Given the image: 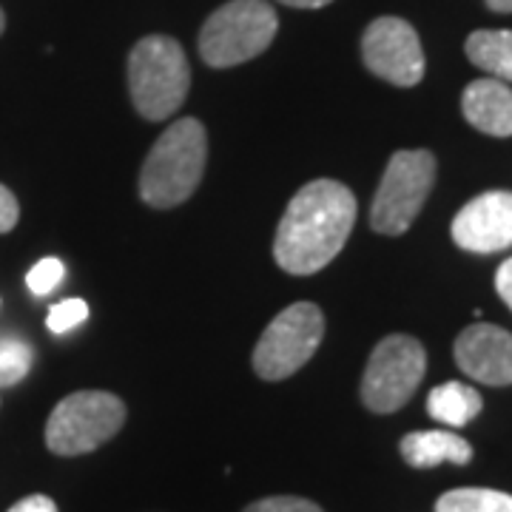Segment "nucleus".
I'll return each instance as SVG.
<instances>
[{
	"label": "nucleus",
	"mask_w": 512,
	"mask_h": 512,
	"mask_svg": "<svg viewBox=\"0 0 512 512\" xmlns=\"http://www.w3.org/2000/svg\"><path fill=\"white\" fill-rule=\"evenodd\" d=\"M356 222V197L336 180H313L293 194L279 220L274 259L282 271L311 276L345 248Z\"/></svg>",
	"instance_id": "obj_1"
},
{
	"label": "nucleus",
	"mask_w": 512,
	"mask_h": 512,
	"mask_svg": "<svg viewBox=\"0 0 512 512\" xmlns=\"http://www.w3.org/2000/svg\"><path fill=\"white\" fill-rule=\"evenodd\" d=\"M208 163V134L194 117L177 120L157 137L140 171V197L151 208H174L200 185Z\"/></svg>",
	"instance_id": "obj_2"
},
{
	"label": "nucleus",
	"mask_w": 512,
	"mask_h": 512,
	"mask_svg": "<svg viewBox=\"0 0 512 512\" xmlns=\"http://www.w3.org/2000/svg\"><path fill=\"white\" fill-rule=\"evenodd\" d=\"M191 89V66L183 46L168 35L143 37L128 55V92L140 117L168 120Z\"/></svg>",
	"instance_id": "obj_3"
},
{
	"label": "nucleus",
	"mask_w": 512,
	"mask_h": 512,
	"mask_svg": "<svg viewBox=\"0 0 512 512\" xmlns=\"http://www.w3.org/2000/svg\"><path fill=\"white\" fill-rule=\"evenodd\" d=\"M279 18L268 0H231L202 23L200 57L214 69H231L259 57L274 43Z\"/></svg>",
	"instance_id": "obj_4"
},
{
	"label": "nucleus",
	"mask_w": 512,
	"mask_h": 512,
	"mask_svg": "<svg viewBox=\"0 0 512 512\" xmlns=\"http://www.w3.org/2000/svg\"><path fill=\"white\" fill-rule=\"evenodd\" d=\"M126 404L106 390H80L60 399L46 421V447L55 456H86L120 433Z\"/></svg>",
	"instance_id": "obj_5"
},
{
	"label": "nucleus",
	"mask_w": 512,
	"mask_h": 512,
	"mask_svg": "<svg viewBox=\"0 0 512 512\" xmlns=\"http://www.w3.org/2000/svg\"><path fill=\"white\" fill-rule=\"evenodd\" d=\"M436 183V157L424 148L396 151L384 168L376 200L370 205V228L384 237L404 234Z\"/></svg>",
	"instance_id": "obj_6"
},
{
	"label": "nucleus",
	"mask_w": 512,
	"mask_h": 512,
	"mask_svg": "<svg viewBox=\"0 0 512 512\" xmlns=\"http://www.w3.org/2000/svg\"><path fill=\"white\" fill-rule=\"evenodd\" d=\"M325 339V313L313 302H296L265 328L254 348V370L265 382H282L308 365Z\"/></svg>",
	"instance_id": "obj_7"
},
{
	"label": "nucleus",
	"mask_w": 512,
	"mask_h": 512,
	"mask_svg": "<svg viewBox=\"0 0 512 512\" xmlns=\"http://www.w3.org/2000/svg\"><path fill=\"white\" fill-rule=\"evenodd\" d=\"M427 370V353L419 339L393 333L370 353L362 376V404L370 413H396L413 399Z\"/></svg>",
	"instance_id": "obj_8"
},
{
	"label": "nucleus",
	"mask_w": 512,
	"mask_h": 512,
	"mask_svg": "<svg viewBox=\"0 0 512 512\" xmlns=\"http://www.w3.org/2000/svg\"><path fill=\"white\" fill-rule=\"evenodd\" d=\"M362 60L370 72L393 86H419L424 52L416 29L404 18L373 20L362 35Z\"/></svg>",
	"instance_id": "obj_9"
},
{
	"label": "nucleus",
	"mask_w": 512,
	"mask_h": 512,
	"mask_svg": "<svg viewBox=\"0 0 512 512\" xmlns=\"http://www.w3.org/2000/svg\"><path fill=\"white\" fill-rule=\"evenodd\" d=\"M453 242L470 254H498L512 245V194L487 191L470 200L453 220Z\"/></svg>",
	"instance_id": "obj_10"
},
{
	"label": "nucleus",
	"mask_w": 512,
	"mask_h": 512,
	"mask_svg": "<svg viewBox=\"0 0 512 512\" xmlns=\"http://www.w3.org/2000/svg\"><path fill=\"white\" fill-rule=\"evenodd\" d=\"M456 365L490 387L512 384V333L498 325H470L456 339Z\"/></svg>",
	"instance_id": "obj_11"
},
{
	"label": "nucleus",
	"mask_w": 512,
	"mask_h": 512,
	"mask_svg": "<svg viewBox=\"0 0 512 512\" xmlns=\"http://www.w3.org/2000/svg\"><path fill=\"white\" fill-rule=\"evenodd\" d=\"M467 123L490 137H512V89L504 80H473L461 94Z\"/></svg>",
	"instance_id": "obj_12"
},
{
	"label": "nucleus",
	"mask_w": 512,
	"mask_h": 512,
	"mask_svg": "<svg viewBox=\"0 0 512 512\" xmlns=\"http://www.w3.org/2000/svg\"><path fill=\"white\" fill-rule=\"evenodd\" d=\"M402 458L416 467V470H430L439 464H470L473 461V447L450 430H421V433H407L399 444Z\"/></svg>",
	"instance_id": "obj_13"
},
{
	"label": "nucleus",
	"mask_w": 512,
	"mask_h": 512,
	"mask_svg": "<svg viewBox=\"0 0 512 512\" xmlns=\"http://www.w3.org/2000/svg\"><path fill=\"white\" fill-rule=\"evenodd\" d=\"M484 407V399L476 387L464 382H444L430 390L427 396V413L447 427H464L476 419Z\"/></svg>",
	"instance_id": "obj_14"
},
{
	"label": "nucleus",
	"mask_w": 512,
	"mask_h": 512,
	"mask_svg": "<svg viewBox=\"0 0 512 512\" xmlns=\"http://www.w3.org/2000/svg\"><path fill=\"white\" fill-rule=\"evenodd\" d=\"M470 63L495 80H512V29H478L467 37Z\"/></svg>",
	"instance_id": "obj_15"
},
{
	"label": "nucleus",
	"mask_w": 512,
	"mask_h": 512,
	"mask_svg": "<svg viewBox=\"0 0 512 512\" xmlns=\"http://www.w3.org/2000/svg\"><path fill=\"white\" fill-rule=\"evenodd\" d=\"M436 512H512V495L487 487H461L441 495Z\"/></svg>",
	"instance_id": "obj_16"
},
{
	"label": "nucleus",
	"mask_w": 512,
	"mask_h": 512,
	"mask_svg": "<svg viewBox=\"0 0 512 512\" xmlns=\"http://www.w3.org/2000/svg\"><path fill=\"white\" fill-rule=\"evenodd\" d=\"M32 345L23 342L18 336L0 339V387H15L23 382L32 370Z\"/></svg>",
	"instance_id": "obj_17"
},
{
	"label": "nucleus",
	"mask_w": 512,
	"mask_h": 512,
	"mask_svg": "<svg viewBox=\"0 0 512 512\" xmlns=\"http://www.w3.org/2000/svg\"><path fill=\"white\" fill-rule=\"evenodd\" d=\"M63 276H66V265L60 259H55V256H46L29 271L26 285H29V291L35 293V296H46V293H52L63 282Z\"/></svg>",
	"instance_id": "obj_18"
},
{
	"label": "nucleus",
	"mask_w": 512,
	"mask_h": 512,
	"mask_svg": "<svg viewBox=\"0 0 512 512\" xmlns=\"http://www.w3.org/2000/svg\"><path fill=\"white\" fill-rule=\"evenodd\" d=\"M89 319V305L83 299H63L46 316V328L52 333H66Z\"/></svg>",
	"instance_id": "obj_19"
},
{
	"label": "nucleus",
	"mask_w": 512,
	"mask_h": 512,
	"mask_svg": "<svg viewBox=\"0 0 512 512\" xmlns=\"http://www.w3.org/2000/svg\"><path fill=\"white\" fill-rule=\"evenodd\" d=\"M242 512H322V507L308 498H296V495H271V498L254 501Z\"/></svg>",
	"instance_id": "obj_20"
},
{
	"label": "nucleus",
	"mask_w": 512,
	"mask_h": 512,
	"mask_svg": "<svg viewBox=\"0 0 512 512\" xmlns=\"http://www.w3.org/2000/svg\"><path fill=\"white\" fill-rule=\"evenodd\" d=\"M20 220V205L18 197L6 188V185H0V234H9Z\"/></svg>",
	"instance_id": "obj_21"
},
{
	"label": "nucleus",
	"mask_w": 512,
	"mask_h": 512,
	"mask_svg": "<svg viewBox=\"0 0 512 512\" xmlns=\"http://www.w3.org/2000/svg\"><path fill=\"white\" fill-rule=\"evenodd\" d=\"M9 512H57V504L49 498V495H26V498H20L18 504H12Z\"/></svg>",
	"instance_id": "obj_22"
},
{
	"label": "nucleus",
	"mask_w": 512,
	"mask_h": 512,
	"mask_svg": "<svg viewBox=\"0 0 512 512\" xmlns=\"http://www.w3.org/2000/svg\"><path fill=\"white\" fill-rule=\"evenodd\" d=\"M495 291H498V296L507 302V308L512 311V256L507 262H501V268L495 274Z\"/></svg>",
	"instance_id": "obj_23"
},
{
	"label": "nucleus",
	"mask_w": 512,
	"mask_h": 512,
	"mask_svg": "<svg viewBox=\"0 0 512 512\" xmlns=\"http://www.w3.org/2000/svg\"><path fill=\"white\" fill-rule=\"evenodd\" d=\"M282 6H293V9H322L328 6L333 0H279Z\"/></svg>",
	"instance_id": "obj_24"
},
{
	"label": "nucleus",
	"mask_w": 512,
	"mask_h": 512,
	"mask_svg": "<svg viewBox=\"0 0 512 512\" xmlns=\"http://www.w3.org/2000/svg\"><path fill=\"white\" fill-rule=\"evenodd\" d=\"M493 12H501V15H507L512 12V0H484Z\"/></svg>",
	"instance_id": "obj_25"
},
{
	"label": "nucleus",
	"mask_w": 512,
	"mask_h": 512,
	"mask_svg": "<svg viewBox=\"0 0 512 512\" xmlns=\"http://www.w3.org/2000/svg\"><path fill=\"white\" fill-rule=\"evenodd\" d=\"M3 29H6V15H3V9H0V35H3Z\"/></svg>",
	"instance_id": "obj_26"
}]
</instances>
